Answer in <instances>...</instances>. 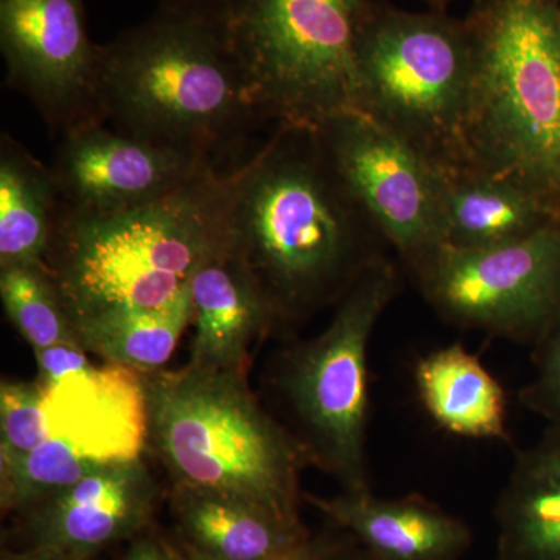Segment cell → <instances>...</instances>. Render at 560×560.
I'll list each match as a JSON object with an SVG mask.
<instances>
[{
    "label": "cell",
    "instance_id": "cell-1",
    "mask_svg": "<svg viewBox=\"0 0 560 560\" xmlns=\"http://www.w3.org/2000/svg\"><path fill=\"white\" fill-rule=\"evenodd\" d=\"M226 241L256 280L276 334L337 305L388 248L331 167L316 128L276 125L228 171Z\"/></svg>",
    "mask_w": 560,
    "mask_h": 560
},
{
    "label": "cell",
    "instance_id": "cell-2",
    "mask_svg": "<svg viewBox=\"0 0 560 560\" xmlns=\"http://www.w3.org/2000/svg\"><path fill=\"white\" fill-rule=\"evenodd\" d=\"M101 108L116 130L217 168L267 124L226 21L161 9L103 44Z\"/></svg>",
    "mask_w": 560,
    "mask_h": 560
},
{
    "label": "cell",
    "instance_id": "cell-3",
    "mask_svg": "<svg viewBox=\"0 0 560 560\" xmlns=\"http://www.w3.org/2000/svg\"><path fill=\"white\" fill-rule=\"evenodd\" d=\"M147 440L184 486L243 501L290 525H304L301 471L308 466L285 423L249 388L248 375L187 363L142 374Z\"/></svg>",
    "mask_w": 560,
    "mask_h": 560
},
{
    "label": "cell",
    "instance_id": "cell-4",
    "mask_svg": "<svg viewBox=\"0 0 560 560\" xmlns=\"http://www.w3.org/2000/svg\"><path fill=\"white\" fill-rule=\"evenodd\" d=\"M228 172H210L143 208L58 213L47 270L72 329L120 311H153L190 289L228 230Z\"/></svg>",
    "mask_w": 560,
    "mask_h": 560
},
{
    "label": "cell",
    "instance_id": "cell-5",
    "mask_svg": "<svg viewBox=\"0 0 560 560\" xmlns=\"http://www.w3.org/2000/svg\"><path fill=\"white\" fill-rule=\"evenodd\" d=\"M471 165L560 200V0H471Z\"/></svg>",
    "mask_w": 560,
    "mask_h": 560
},
{
    "label": "cell",
    "instance_id": "cell-6",
    "mask_svg": "<svg viewBox=\"0 0 560 560\" xmlns=\"http://www.w3.org/2000/svg\"><path fill=\"white\" fill-rule=\"evenodd\" d=\"M471 66L466 18L370 0L355 43V109L438 167H474L466 135Z\"/></svg>",
    "mask_w": 560,
    "mask_h": 560
},
{
    "label": "cell",
    "instance_id": "cell-7",
    "mask_svg": "<svg viewBox=\"0 0 560 560\" xmlns=\"http://www.w3.org/2000/svg\"><path fill=\"white\" fill-rule=\"evenodd\" d=\"M399 290L394 261H375L335 305L326 329L283 353L276 374L287 429L308 466L335 478L345 492L371 490L368 355L372 334Z\"/></svg>",
    "mask_w": 560,
    "mask_h": 560
},
{
    "label": "cell",
    "instance_id": "cell-8",
    "mask_svg": "<svg viewBox=\"0 0 560 560\" xmlns=\"http://www.w3.org/2000/svg\"><path fill=\"white\" fill-rule=\"evenodd\" d=\"M368 2L231 0L228 35L267 124L316 128L355 109V43Z\"/></svg>",
    "mask_w": 560,
    "mask_h": 560
},
{
    "label": "cell",
    "instance_id": "cell-9",
    "mask_svg": "<svg viewBox=\"0 0 560 560\" xmlns=\"http://www.w3.org/2000/svg\"><path fill=\"white\" fill-rule=\"evenodd\" d=\"M410 278L452 326L536 348L560 323V219L490 248L442 246Z\"/></svg>",
    "mask_w": 560,
    "mask_h": 560
},
{
    "label": "cell",
    "instance_id": "cell-10",
    "mask_svg": "<svg viewBox=\"0 0 560 560\" xmlns=\"http://www.w3.org/2000/svg\"><path fill=\"white\" fill-rule=\"evenodd\" d=\"M316 131L342 186L411 276L444 246L438 165L360 110Z\"/></svg>",
    "mask_w": 560,
    "mask_h": 560
},
{
    "label": "cell",
    "instance_id": "cell-11",
    "mask_svg": "<svg viewBox=\"0 0 560 560\" xmlns=\"http://www.w3.org/2000/svg\"><path fill=\"white\" fill-rule=\"evenodd\" d=\"M7 86L35 106L51 132L105 121L102 46L88 32L84 0H0Z\"/></svg>",
    "mask_w": 560,
    "mask_h": 560
},
{
    "label": "cell",
    "instance_id": "cell-12",
    "mask_svg": "<svg viewBox=\"0 0 560 560\" xmlns=\"http://www.w3.org/2000/svg\"><path fill=\"white\" fill-rule=\"evenodd\" d=\"M50 168L61 210L77 215L143 208L220 171L194 154L125 135L106 121L61 135Z\"/></svg>",
    "mask_w": 560,
    "mask_h": 560
},
{
    "label": "cell",
    "instance_id": "cell-13",
    "mask_svg": "<svg viewBox=\"0 0 560 560\" xmlns=\"http://www.w3.org/2000/svg\"><path fill=\"white\" fill-rule=\"evenodd\" d=\"M160 486L140 456L113 460L25 511L32 547L90 560L136 536L153 518Z\"/></svg>",
    "mask_w": 560,
    "mask_h": 560
},
{
    "label": "cell",
    "instance_id": "cell-14",
    "mask_svg": "<svg viewBox=\"0 0 560 560\" xmlns=\"http://www.w3.org/2000/svg\"><path fill=\"white\" fill-rule=\"evenodd\" d=\"M190 301L195 335L189 363L248 375L250 352L276 334L275 320L226 234L195 271Z\"/></svg>",
    "mask_w": 560,
    "mask_h": 560
},
{
    "label": "cell",
    "instance_id": "cell-15",
    "mask_svg": "<svg viewBox=\"0 0 560 560\" xmlns=\"http://www.w3.org/2000/svg\"><path fill=\"white\" fill-rule=\"evenodd\" d=\"M304 501L346 530L375 560H459L474 533L466 522L419 493L381 499L372 490Z\"/></svg>",
    "mask_w": 560,
    "mask_h": 560
},
{
    "label": "cell",
    "instance_id": "cell-16",
    "mask_svg": "<svg viewBox=\"0 0 560 560\" xmlns=\"http://www.w3.org/2000/svg\"><path fill=\"white\" fill-rule=\"evenodd\" d=\"M444 246L481 249L521 241L560 219L558 201L477 167H438Z\"/></svg>",
    "mask_w": 560,
    "mask_h": 560
},
{
    "label": "cell",
    "instance_id": "cell-17",
    "mask_svg": "<svg viewBox=\"0 0 560 560\" xmlns=\"http://www.w3.org/2000/svg\"><path fill=\"white\" fill-rule=\"evenodd\" d=\"M493 517L495 560H560V425L517 452Z\"/></svg>",
    "mask_w": 560,
    "mask_h": 560
},
{
    "label": "cell",
    "instance_id": "cell-18",
    "mask_svg": "<svg viewBox=\"0 0 560 560\" xmlns=\"http://www.w3.org/2000/svg\"><path fill=\"white\" fill-rule=\"evenodd\" d=\"M423 410L440 429L478 441H510L501 383L460 342L431 350L412 371Z\"/></svg>",
    "mask_w": 560,
    "mask_h": 560
},
{
    "label": "cell",
    "instance_id": "cell-19",
    "mask_svg": "<svg viewBox=\"0 0 560 560\" xmlns=\"http://www.w3.org/2000/svg\"><path fill=\"white\" fill-rule=\"evenodd\" d=\"M172 510L189 547L221 560H260L300 547L311 533L259 508L205 490L172 486Z\"/></svg>",
    "mask_w": 560,
    "mask_h": 560
},
{
    "label": "cell",
    "instance_id": "cell-20",
    "mask_svg": "<svg viewBox=\"0 0 560 560\" xmlns=\"http://www.w3.org/2000/svg\"><path fill=\"white\" fill-rule=\"evenodd\" d=\"M61 200L50 165L0 136V268L46 265Z\"/></svg>",
    "mask_w": 560,
    "mask_h": 560
},
{
    "label": "cell",
    "instance_id": "cell-21",
    "mask_svg": "<svg viewBox=\"0 0 560 560\" xmlns=\"http://www.w3.org/2000/svg\"><path fill=\"white\" fill-rule=\"evenodd\" d=\"M191 320L190 289L153 311H120L94 316L73 326L86 352L113 366L145 374L164 366Z\"/></svg>",
    "mask_w": 560,
    "mask_h": 560
},
{
    "label": "cell",
    "instance_id": "cell-22",
    "mask_svg": "<svg viewBox=\"0 0 560 560\" xmlns=\"http://www.w3.org/2000/svg\"><path fill=\"white\" fill-rule=\"evenodd\" d=\"M113 460L117 459L50 431L49 438L27 455L0 456V508L3 514H24Z\"/></svg>",
    "mask_w": 560,
    "mask_h": 560
},
{
    "label": "cell",
    "instance_id": "cell-23",
    "mask_svg": "<svg viewBox=\"0 0 560 560\" xmlns=\"http://www.w3.org/2000/svg\"><path fill=\"white\" fill-rule=\"evenodd\" d=\"M7 318L33 350L79 341L47 265L0 268Z\"/></svg>",
    "mask_w": 560,
    "mask_h": 560
},
{
    "label": "cell",
    "instance_id": "cell-24",
    "mask_svg": "<svg viewBox=\"0 0 560 560\" xmlns=\"http://www.w3.org/2000/svg\"><path fill=\"white\" fill-rule=\"evenodd\" d=\"M49 393L38 381L0 383V456L27 455L49 438Z\"/></svg>",
    "mask_w": 560,
    "mask_h": 560
},
{
    "label": "cell",
    "instance_id": "cell-25",
    "mask_svg": "<svg viewBox=\"0 0 560 560\" xmlns=\"http://www.w3.org/2000/svg\"><path fill=\"white\" fill-rule=\"evenodd\" d=\"M534 366L536 374L521 393L522 405L548 425H560V323L534 348Z\"/></svg>",
    "mask_w": 560,
    "mask_h": 560
},
{
    "label": "cell",
    "instance_id": "cell-26",
    "mask_svg": "<svg viewBox=\"0 0 560 560\" xmlns=\"http://www.w3.org/2000/svg\"><path fill=\"white\" fill-rule=\"evenodd\" d=\"M33 352L38 364L36 381L47 390L75 378L88 377L97 371L91 366L86 350L81 348L79 341L60 342V345L36 349Z\"/></svg>",
    "mask_w": 560,
    "mask_h": 560
},
{
    "label": "cell",
    "instance_id": "cell-27",
    "mask_svg": "<svg viewBox=\"0 0 560 560\" xmlns=\"http://www.w3.org/2000/svg\"><path fill=\"white\" fill-rule=\"evenodd\" d=\"M346 545L348 544H345V540L335 539V537H312V539L304 541L293 550L260 560H320L327 558L331 552L341 550ZM178 556L179 560H221L195 550L189 545H187L186 550L178 551Z\"/></svg>",
    "mask_w": 560,
    "mask_h": 560
},
{
    "label": "cell",
    "instance_id": "cell-28",
    "mask_svg": "<svg viewBox=\"0 0 560 560\" xmlns=\"http://www.w3.org/2000/svg\"><path fill=\"white\" fill-rule=\"evenodd\" d=\"M231 0H160L158 9L208 20L226 21Z\"/></svg>",
    "mask_w": 560,
    "mask_h": 560
},
{
    "label": "cell",
    "instance_id": "cell-29",
    "mask_svg": "<svg viewBox=\"0 0 560 560\" xmlns=\"http://www.w3.org/2000/svg\"><path fill=\"white\" fill-rule=\"evenodd\" d=\"M125 560H179L178 551L160 540H139Z\"/></svg>",
    "mask_w": 560,
    "mask_h": 560
},
{
    "label": "cell",
    "instance_id": "cell-30",
    "mask_svg": "<svg viewBox=\"0 0 560 560\" xmlns=\"http://www.w3.org/2000/svg\"><path fill=\"white\" fill-rule=\"evenodd\" d=\"M0 560H79L65 552L50 550V548L32 547L31 550L22 552L3 551Z\"/></svg>",
    "mask_w": 560,
    "mask_h": 560
},
{
    "label": "cell",
    "instance_id": "cell-31",
    "mask_svg": "<svg viewBox=\"0 0 560 560\" xmlns=\"http://www.w3.org/2000/svg\"><path fill=\"white\" fill-rule=\"evenodd\" d=\"M320 560H375L364 548L350 547L346 545L341 550L331 552L327 558Z\"/></svg>",
    "mask_w": 560,
    "mask_h": 560
},
{
    "label": "cell",
    "instance_id": "cell-32",
    "mask_svg": "<svg viewBox=\"0 0 560 560\" xmlns=\"http://www.w3.org/2000/svg\"><path fill=\"white\" fill-rule=\"evenodd\" d=\"M418 2L423 3L430 10L447 11L448 7L452 3L458 2V0H418Z\"/></svg>",
    "mask_w": 560,
    "mask_h": 560
}]
</instances>
